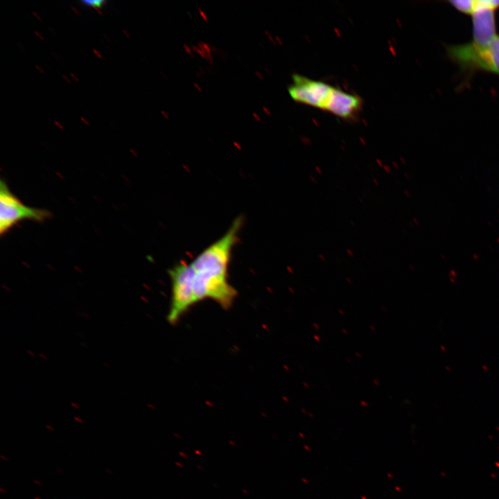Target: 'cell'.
<instances>
[{
	"label": "cell",
	"mask_w": 499,
	"mask_h": 499,
	"mask_svg": "<svg viewBox=\"0 0 499 499\" xmlns=\"http://www.w3.org/2000/svg\"><path fill=\"white\" fill-rule=\"evenodd\" d=\"M243 217H236L227 231L188 263L178 262V270L193 305L211 299L224 309L230 308L237 290L229 281L232 250L239 240Z\"/></svg>",
	"instance_id": "6da1fadb"
},
{
	"label": "cell",
	"mask_w": 499,
	"mask_h": 499,
	"mask_svg": "<svg viewBox=\"0 0 499 499\" xmlns=\"http://www.w3.org/2000/svg\"><path fill=\"white\" fill-rule=\"evenodd\" d=\"M51 216L46 209L31 207L24 204L12 193L6 182H0V234H6L24 220L43 222Z\"/></svg>",
	"instance_id": "7a4b0ae2"
},
{
	"label": "cell",
	"mask_w": 499,
	"mask_h": 499,
	"mask_svg": "<svg viewBox=\"0 0 499 499\" xmlns=\"http://www.w3.org/2000/svg\"><path fill=\"white\" fill-rule=\"evenodd\" d=\"M450 58L463 67L480 69L499 74V37L489 45L479 46L473 42L449 47Z\"/></svg>",
	"instance_id": "3957f363"
},
{
	"label": "cell",
	"mask_w": 499,
	"mask_h": 499,
	"mask_svg": "<svg viewBox=\"0 0 499 499\" xmlns=\"http://www.w3.org/2000/svg\"><path fill=\"white\" fill-rule=\"evenodd\" d=\"M288 93L295 102L326 111L335 87L298 73L292 76Z\"/></svg>",
	"instance_id": "277c9868"
},
{
	"label": "cell",
	"mask_w": 499,
	"mask_h": 499,
	"mask_svg": "<svg viewBox=\"0 0 499 499\" xmlns=\"http://www.w3.org/2000/svg\"><path fill=\"white\" fill-rule=\"evenodd\" d=\"M499 8V1H475L473 16V43L479 46H487L496 36L493 11Z\"/></svg>",
	"instance_id": "5b68a950"
},
{
	"label": "cell",
	"mask_w": 499,
	"mask_h": 499,
	"mask_svg": "<svg viewBox=\"0 0 499 499\" xmlns=\"http://www.w3.org/2000/svg\"><path fill=\"white\" fill-rule=\"evenodd\" d=\"M363 104L360 96L334 87L326 111L344 120H353Z\"/></svg>",
	"instance_id": "8992f818"
},
{
	"label": "cell",
	"mask_w": 499,
	"mask_h": 499,
	"mask_svg": "<svg viewBox=\"0 0 499 499\" xmlns=\"http://www.w3.org/2000/svg\"><path fill=\"white\" fill-rule=\"evenodd\" d=\"M457 10L466 14H473L475 7V1L471 0H453L449 1Z\"/></svg>",
	"instance_id": "52a82bcc"
},
{
	"label": "cell",
	"mask_w": 499,
	"mask_h": 499,
	"mask_svg": "<svg viewBox=\"0 0 499 499\" xmlns=\"http://www.w3.org/2000/svg\"><path fill=\"white\" fill-rule=\"evenodd\" d=\"M106 3L107 1L104 0H85L81 1V3L83 6L92 7L97 10L102 9L105 6Z\"/></svg>",
	"instance_id": "ba28073f"
},
{
	"label": "cell",
	"mask_w": 499,
	"mask_h": 499,
	"mask_svg": "<svg viewBox=\"0 0 499 499\" xmlns=\"http://www.w3.org/2000/svg\"><path fill=\"white\" fill-rule=\"evenodd\" d=\"M74 312L76 313V315H79V316H81V317H84V318H86V319H90V318H91L90 315H89V314H87V313H79L78 311L77 312V311H76V310H74Z\"/></svg>",
	"instance_id": "9c48e42d"
},
{
	"label": "cell",
	"mask_w": 499,
	"mask_h": 499,
	"mask_svg": "<svg viewBox=\"0 0 499 499\" xmlns=\"http://www.w3.org/2000/svg\"><path fill=\"white\" fill-rule=\"evenodd\" d=\"M178 455L183 458L189 457V455L182 450L179 451Z\"/></svg>",
	"instance_id": "30bf717a"
},
{
	"label": "cell",
	"mask_w": 499,
	"mask_h": 499,
	"mask_svg": "<svg viewBox=\"0 0 499 499\" xmlns=\"http://www.w3.org/2000/svg\"><path fill=\"white\" fill-rule=\"evenodd\" d=\"M309 179L313 184H317V180L313 175H310Z\"/></svg>",
	"instance_id": "8fae6325"
},
{
	"label": "cell",
	"mask_w": 499,
	"mask_h": 499,
	"mask_svg": "<svg viewBox=\"0 0 499 499\" xmlns=\"http://www.w3.org/2000/svg\"><path fill=\"white\" fill-rule=\"evenodd\" d=\"M383 169H384V170L385 171V173H390L391 171H392V169H391L390 166H387V165H384V166H383Z\"/></svg>",
	"instance_id": "7c38bea8"
},
{
	"label": "cell",
	"mask_w": 499,
	"mask_h": 499,
	"mask_svg": "<svg viewBox=\"0 0 499 499\" xmlns=\"http://www.w3.org/2000/svg\"><path fill=\"white\" fill-rule=\"evenodd\" d=\"M175 466H177V467H179L180 469H183L184 467V464L178 461H176L175 462Z\"/></svg>",
	"instance_id": "4fadbf2b"
},
{
	"label": "cell",
	"mask_w": 499,
	"mask_h": 499,
	"mask_svg": "<svg viewBox=\"0 0 499 499\" xmlns=\"http://www.w3.org/2000/svg\"><path fill=\"white\" fill-rule=\"evenodd\" d=\"M228 444H229L230 446H234V447H235V446H237L236 442H235L234 440H231V439L228 440Z\"/></svg>",
	"instance_id": "5bb4252c"
},
{
	"label": "cell",
	"mask_w": 499,
	"mask_h": 499,
	"mask_svg": "<svg viewBox=\"0 0 499 499\" xmlns=\"http://www.w3.org/2000/svg\"><path fill=\"white\" fill-rule=\"evenodd\" d=\"M315 169L316 172H317L319 175H322V169H321L319 166H316L315 167Z\"/></svg>",
	"instance_id": "9a60e30c"
},
{
	"label": "cell",
	"mask_w": 499,
	"mask_h": 499,
	"mask_svg": "<svg viewBox=\"0 0 499 499\" xmlns=\"http://www.w3.org/2000/svg\"><path fill=\"white\" fill-rule=\"evenodd\" d=\"M346 251H347V253L348 254V255H349V256L353 257V256H354V255H353V251H352L351 250H350V249H347Z\"/></svg>",
	"instance_id": "2e32d148"
},
{
	"label": "cell",
	"mask_w": 499,
	"mask_h": 499,
	"mask_svg": "<svg viewBox=\"0 0 499 499\" xmlns=\"http://www.w3.org/2000/svg\"><path fill=\"white\" fill-rule=\"evenodd\" d=\"M194 453H195V455H197L202 456V453L201 452V450H200V449H196V450H194Z\"/></svg>",
	"instance_id": "e0dca14e"
},
{
	"label": "cell",
	"mask_w": 499,
	"mask_h": 499,
	"mask_svg": "<svg viewBox=\"0 0 499 499\" xmlns=\"http://www.w3.org/2000/svg\"><path fill=\"white\" fill-rule=\"evenodd\" d=\"M73 419L80 423H83V421L78 417H74Z\"/></svg>",
	"instance_id": "ac0fdd59"
},
{
	"label": "cell",
	"mask_w": 499,
	"mask_h": 499,
	"mask_svg": "<svg viewBox=\"0 0 499 499\" xmlns=\"http://www.w3.org/2000/svg\"><path fill=\"white\" fill-rule=\"evenodd\" d=\"M71 405L72 407L75 408L76 409H78V410L80 409L79 405H78V404L75 403H71Z\"/></svg>",
	"instance_id": "d6986e66"
},
{
	"label": "cell",
	"mask_w": 499,
	"mask_h": 499,
	"mask_svg": "<svg viewBox=\"0 0 499 499\" xmlns=\"http://www.w3.org/2000/svg\"><path fill=\"white\" fill-rule=\"evenodd\" d=\"M27 353H28L30 356H33V357H35V353H34L33 351H31V350H27Z\"/></svg>",
	"instance_id": "ffe728a7"
},
{
	"label": "cell",
	"mask_w": 499,
	"mask_h": 499,
	"mask_svg": "<svg viewBox=\"0 0 499 499\" xmlns=\"http://www.w3.org/2000/svg\"><path fill=\"white\" fill-rule=\"evenodd\" d=\"M372 181L375 185H376V186L379 185V182L376 178H373Z\"/></svg>",
	"instance_id": "44dd1931"
},
{
	"label": "cell",
	"mask_w": 499,
	"mask_h": 499,
	"mask_svg": "<svg viewBox=\"0 0 499 499\" xmlns=\"http://www.w3.org/2000/svg\"><path fill=\"white\" fill-rule=\"evenodd\" d=\"M318 256H319V258L320 259L321 261H324L325 259H326L325 257H324V256L322 254H318Z\"/></svg>",
	"instance_id": "7402d4cb"
},
{
	"label": "cell",
	"mask_w": 499,
	"mask_h": 499,
	"mask_svg": "<svg viewBox=\"0 0 499 499\" xmlns=\"http://www.w3.org/2000/svg\"><path fill=\"white\" fill-rule=\"evenodd\" d=\"M242 492H243V494L247 495V496L250 494L249 491L247 490L246 489H242Z\"/></svg>",
	"instance_id": "603a6c76"
},
{
	"label": "cell",
	"mask_w": 499,
	"mask_h": 499,
	"mask_svg": "<svg viewBox=\"0 0 499 499\" xmlns=\"http://www.w3.org/2000/svg\"><path fill=\"white\" fill-rule=\"evenodd\" d=\"M39 355H40V356L42 358H43L44 360H48L47 357H46L44 354H43V353H40Z\"/></svg>",
	"instance_id": "cb8c5ba5"
},
{
	"label": "cell",
	"mask_w": 499,
	"mask_h": 499,
	"mask_svg": "<svg viewBox=\"0 0 499 499\" xmlns=\"http://www.w3.org/2000/svg\"><path fill=\"white\" fill-rule=\"evenodd\" d=\"M46 428L47 429L50 430L51 431H53V430H54V428H53L51 426H50V425H46Z\"/></svg>",
	"instance_id": "d4e9b609"
},
{
	"label": "cell",
	"mask_w": 499,
	"mask_h": 499,
	"mask_svg": "<svg viewBox=\"0 0 499 499\" xmlns=\"http://www.w3.org/2000/svg\"><path fill=\"white\" fill-rule=\"evenodd\" d=\"M173 435L175 437L176 439H182V437H181L180 435L177 434V433H174Z\"/></svg>",
	"instance_id": "484cf974"
},
{
	"label": "cell",
	"mask_w": 499,
	"mask_h": 499,
	"mask_svg": "<svg viewBox=\"0 0 499 499\" xmlns=\"http://www.w3.org/2000/svg\"><path fill=\"white\" fill-rule=\"evenodd\" d=\"M197 469H198L200 471H204V469L201 465H197Z\"/></svg>",
	"instance_id": "4316f807"
},
{
	"label": "cell",
	"mask_w": 499,
	"mask_h": 499,
	"mask_svg": "<svg viewBox=\"0 0 499 499\" xmlns=\"http://www.w3.org/2000/svg\"><path fill=\"white\" fill-rule=\"evenodd\" d=\"M33 482H34L35 484H38V485H41V484H42L40 481L36 480H33Z\"/></svg>",
	"instance_id": "83f0119b"
},
{
	"label": "cell",
	"mask_w": 499,
	"mask_h": 499,
	"mask_svg": "<svg viewBox=\"0 0 499 499\" xmlns=\"http://www.w3.org/2000/svg\"><path fill=\"white\" fill-rule=\"evenodd\" d=\"M376 162H377V164H378L380 166H383L382 162H381L379 159H377V160H376Z\"/></svg>",
	"instance_id": "f1b7e54d"
},
{
	"label": "cell",
	"mask_w": 499,
	"mask_h": 499,
	"mask_svg": "<svg viewBox=\"0 0 499 499\" xmlns=\"http://www.w3.org/2000/svg\"><path fill=\"white\" fill-rule=\"evenodd\" d=\"M1 457L2 459H5L6 461H8V459L6 457H4L3 455H1Z\"/></svg>",
	"instance_id": "f546056e"
},
{
	"label": "cell",
	"mask_w": 499,
	"mask_h": 499,
	"mask_svg": "<svg viewBox=\"0 0 499 499\" xmlns=\"http://www.w3.org/2000/svg\"><path fill=\"white\" fill-rule=\"evenodd\" d=\"M393 165L394 166V167H395L396 168H399L398 165L396 164V163L393 162Z\"/></svg>",
	"instance_id": "4dcf8cb0"
},
{
	"label": "cell",
	"mask_w": 499,
	"mask_h": 499,
	"mask_svg": "<svg viewBox=\"0 0 499 499\" xmlns=\"http://www.w3.org/2000/svg\"><path fill=\"white\" fill-rule=\"evenodd\" d=\"M106 471L109 473H112V471H110V470L106 469Z\"/></svg>",
	"instance_id": "1f68e13d"
},
{
	"label": "cell",
	"mask_w": 499,
	"mask_h": 499,
	"mask_svg": "<svg viewBox=\"0 0 499 499\" xmlns=\"http://www.w3.org/2000/svg\"><path fill=\"white\" fill-rule=\"evenodd\" d=\"M104 365H106L107 367L110 368V367H109V365L107 363H104Z\"/></svg>",
	"instance_id": "d6a6232c"
},
{
	"label": "cell",
	"mask_w": 499,
	"mask_h": 499,
	"mask_svg": "<svg viewBox=\"0 0 499 499\" xmlns=\"http://www.w3.org/2000/svg\"><path fill=\"white\" fill-rule=\"evenodd\" d=\"M34 499H42V498H40V497H35Z\"/></svg>",
	"instance_id": "836d02e7"
}]
</instances>
